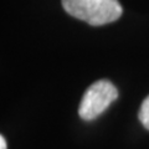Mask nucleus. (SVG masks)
I'll return each instance as SVG.
<instances>
[{
	"mask_svg": "<svg viewBox=\"0 0 149 149\" xmlns=\"http://www.w3.org/2000/svg\"><path fill=\"white\" fill-rule=\"evenodd\" d=\"M118 91L108 80H98L91 85L85 92L78 114L83 120H93L107 109L112 102L117 100Z\"/></svg>",
	"mask_w": 149,
	"mask_h": 149,
	"instance_id": "nucleus-2",
	"label": "nucleus"
},
{
	"mask_svg": "<svg viewBox=\"0 0 149 149\" xmlns=\"http://www.w3.org/2000/svg\"><path fill=\"white\" fill-rule=\"evenodd\" d=\"M0 149H6V142L3 136H0Z\"/></svg>",
	"mask_w": 149,
	"mask_h": 149,
	"instance_id": "nucleus-4",
	"label": "nucleus"
},
{
	"mask_svg": "<svg viewBox=\"0 0 149 149\" xmlns=\"http://www.w3.org/2000/svg\"><path fill=\"white\" fill-rule=\"evenodd\" d=\"M65 11L92 26L118 20L123 9L118 0H61Z\"/></svg>",
	"mask_w": 149,
	"mask_h": 149,
	"instance_id": "nucleus-1",
	"label": "nucleus"
},
{
	"mask_svg": "<svg viewBox=\"0 0 149 149\" xmlns=\"http://www.w3.org/2000/svg\"><path fill=\"white\" fill-rule=\"evenodd\" d=\"M138 118L141 120V123L144 125V128H147L149 130V96L143 101L138 113Z\"/></svg>",
	"mask_w": 149,
	"mask_h": 149,
	"instance_id": "nucleus-3",
	"label": "nucleus"
}]
</instances>
